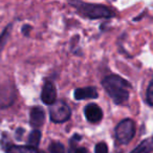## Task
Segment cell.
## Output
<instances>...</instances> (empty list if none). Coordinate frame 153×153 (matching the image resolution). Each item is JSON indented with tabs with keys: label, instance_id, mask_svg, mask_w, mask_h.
Here are the masks:
<instances>
[{
	"label": "cell",
	"instance_id": "obj_1",
	"mask_svg": "<svg viewBox=\"0 0 153 153\" xmlns=\"http://www.w3.org/2000/svg\"><path fill=\"white\" fill-rule=\"evenodd\" d=\"M102 85L115 104H124L129 99L130 84L120 76H107L102 81Z\"/></svg>",
	"mask_w": 153,
	"mask_h": 153
},
{
	"label": "cell",
	"instance_id": "obj_2",
	"mask_svg": "<svg viewBox=\"0 0 153 153\" xmlns=\"http://www.w3.org/2000/svg\"><path fill=\"white\" fill-rule=\"evenodd\" d=\"M71 5H74L81 15L89 19H101V18H111L113 13L107 7L94 3H86L82 1L70 2Z\"/></svg>",
	"mask_w": 153,
	"mask_h": 153
},
{
	"label": "cell",
	"instance_id": "obj_3",
	"mask_svg": "<svg viewBox=\"0 0 153 153\" xmlns=\"http://www.w3.org/2000/svg\"><path fill=\"white\" fill-rule=\"evenodd\" d=\"M135 123L130 119H125L117 124L115 128V138L120 144L126 145L135 135Z\"/></svg>",
	"mask_w": 153,
	"mask_h": 153
},
{
	"label": "cell",
	"instance_id": "obj_4",
	"mask_svg": "<svg viewBox=\"0 0 153 153\" xmlns=\"http://www.w3.org/2000/svg\"><path fill=\"white\" fill-rule=\"evenodd\" d=\"M71 115V110L68 105L63 101H56L49 109L51 121L53 123H64L68 121Z\"/></svg>",
	"mask_w": 153,
	"mask_h": 153
},
{
	"label": "cell",
	"instance_id": "obj_5",
	"mask_svg": "<svg viewBox=\"0 0 153 153\" xmlns=\"http://www.w3.org/2000/svg\"><path fill=\"white\" fill-rule=\"evenodd\" d=\"M41 99H42L43 103L46 105H53L57 101V91H56V87L51 82H46L42 88V92H41Z\"/></svg>",
	"mask_w": 153,
	"mask_h": 153
},
{
	"label": "cell",
	"instance_id": "obj_6",
	"mask_svg": "<svg viewBox=\"0 0 153 153\" xmlns=\"http://www.w3.org/2000/svg\"><path fill=\"white\" fill-rule=\"evenodd\" d=\"M84 114L88 122L90 123H99L103 119V111L100 106L97 104H88L84 109Z\"/></svg>",
	"mask_w": 153,
	"mask_h": 153
},
{
	"label": "cell",
	"instance_id": "obj_7",
	"mask_svg": "<svg viewBox=\"0 0 153 153\" xmlns=\"http://www.w3.org/2000/svg\"><path fill=\"white\" fill-rule=\"evenodd\" d=\"M45 113L41 107H33L30 113V124L34 128H39L44 124Z\"/></svg>",
	"mask_w": 153,
	"mask_h": 153
},
{
	"label": "cell",
	"instance_id": "obj_8",
	"mask_svg": "<svg viewBox=\"0 0 153 153\" xmlns=\"http://www.w3.org/2000/svg\"><path fill=\"white\" fill-rule=\"evenodd\" d=\"M74 99L78 101L84 100V99H97L99 97L98 90L96 87H83V88H76L74 90Z\"/></svg>",
	"mask_w": 153,
	"mask_h": 153
},
{
	"label": "cell",
	"instance_id": "obj_9",
	"mask_svg": "<svg viewBox=\"0 0 153 153\" xmlns=\"http://www.w3.org/2000/svg\"><path fill=\"white\" fill-rule=\"evenodd\" d=\"M153 152V135L144 140L131 153H152Z\"/></svg>",
	"mask_w": 153,
	"mask_h": 153
},
{
	"label": "cell",
	"instance_id": "obj_10",
	"mask_svg": "<svg viewBox=\"0 0 153 153\" xmlns=\"http://www.w3.org/2000/svg\"><path fill=\"white\" fill-rule=\"evenodd\" d=\"M7 153H45L37 148L30 146H15L12 145L7 148Z\"/></svg>",
	"mask_w": 153,
	"mask_h": 153
},
{
	"label": "cell",
	"instance_id": "obj_11",
	"mask_svg": "<svg viewBox=\"0 0 153 153\" xmlns=\"http://www.w3.org/2000/svg\"><path fill=\"white\" fill-rule=\"evenodd\" d=\"M40 140H41V132L39 131V130L35 129L30 133L27 142H28L30 147H34V148H36V147H38L39 143H40Z\"/></svg>",
	"mask_w": 153,
	"mask_h": 153
},
{
	"label": "cell",
	"instance_id": "obj_12",
	"mask_svg": "<svg viewBox=\"0 0 153 153\" xmlns=\"http://www.w3.org/2000/svg\"><path fill=\"white\" fill-rule=\"evenodd\" d=\"M48 150L51 153H64L65 148L64 146L59 142H53L48 147Z\"/></svg>",
	"mask_w": 153,
	"mask_h": 153
},
{
	"label": "cell",
	"instance_id": "obj_13",
	"mask_svg": "<svg viewBox=\"0 0 153 153\" xmlns=\"http://www.w3.org/2000/svg\"><path fill=\"white\" fill-rule=\"evenodd\" d=\"M147 103L151 106H153V78L151 82L149 83V86L147 88Z\"/></svg>",
	"mask_w": 153,
	"mask_h": 153
},
{
	"label": "cell",
	"instance_id": "obj_14",
	"mask_svg": "<svg viewBox=\"0 0 153 153\" xmlns=\"http://www.w3.org/2000/svg\"><path fill=\"white\" fill-rule=\"evenodd\" d=\"M94 153H108V147H107L106 143H98L94 147Z\"/></svg>",
	"mask_w": 153,
	"mask_h": 153
},
{
	"label": "cell",
	"instance_id": "obj_15",
	"mask_svg": "<svg viewBox=\"0 0 153 153\" xmlns=\"http://www.w3.org/2000/svg\"><path fill=\"white\" fill-rule=\"evenodd\" d=\"M10 30H11V26H9V27H7L4 30V32L1 34V36H0V51L2 49V47L4 46L5 42H7V37H9V33H10Z\"/></svg>",
	"mask_w": 153,
	"mask_h": 153
},
{
	"label": "cell",
	"instance_id": "obj_16",
	"mask_svg": "<svg viewBox=\"0 0 153 153\" xmlns=\"http://www.w3.org/2000/svg\"><path fill=\"white\" fill-rule=\"evenodd\" d=\"M74 153H87V150H86V148H84V147H81V148L76 149Z\"/></svg>",
	"mask_w": 153,
	"mask_h": 153
}]
</instances>
